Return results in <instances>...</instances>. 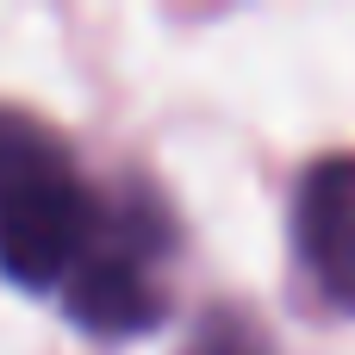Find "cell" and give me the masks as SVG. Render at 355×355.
Returning <instances> with one entry per match:
<instances>
[{
  "label": "cell",
  "instance_id": "6da1fadb",
  "mask_svg": "<svg viewBox=\"0 0 355 355\" xmlns=\"http://www.w3.org/2000/svg\"><path fill=\"white\" fill-rule=\"evenodd\" d=\"M94 237V200L69 144L31 112L0 106V275L19 287H62Z\"/></svg>",
  "mask_w": 355,
  "mask_h": 355
},
{
  "label": "cell",
  "instance_id": "7a4b0ae2",
  "mask_svg": "<svg viewBox=\"0 0 355 355\" xmlns=\"http://www.w3.org/2000/svg\"><path fill=\"white\" fill-rule=\"evenodd\" d=\"M62 312H69L81 331H100V337H137V331L162 324V287L150 281L137 243L94 237L87 256L62 275Z\"/></svg>",
  "mask_w": 355,
  "mask_h": 355
},
{
  "label": "cell",
  "instance_id": "3957f363",
  "mask_svg": "<svg viewBox=\"0 0 355 355\" xmlns=\"http://www.w3.org/2000/svg\"><path fill=\"white\" fill-rule=\"evenodd\" d=\"M300 256L312 281L355 312V156L318 162L300 187Z\"/></svg>",
  "mask_w": 355,
  "mask_h": 355
}]
</instances>
